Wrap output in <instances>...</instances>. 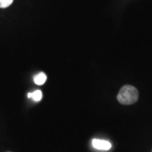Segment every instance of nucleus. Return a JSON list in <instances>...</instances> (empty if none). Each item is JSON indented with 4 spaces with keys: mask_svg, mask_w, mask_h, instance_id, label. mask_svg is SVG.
Returning a JSON list of instances; mask_svg holds the SVG:
<instances>
[{
    "mask_svg": "<svg viewBox=\"0 0 152 152\" xmlns=\"http://www.w3.org/2000/svg\"><path fill=\"white\" fill-rule=\"evenodd\" d=\"M139 98L137 89L132 85H125L119 91L117 99L121 104L130 105L135 103Z\"/></svg>",
    "mask_w": 152,
    "mask_h": 152,
    "instance_id": "1",
    "label": "nucleus"
},
{
    "mask_svg": "<svg viewBox=\"0 0 152 152\" xmlns=\"http://www.w3.org/2000/svg\"><path fill=\"white\" fill-rule=\"evenodd\" d=\"M92 145L95 149L99 150H109L111 148V144L106 140L94 139L92 140Z\"/></svg>",
    "mask_w": 152,
    "mask_h": 152,
    "instance_id": "2",
    "label": "nucleus"
},
{
    "mask_svg": "<svg viewBox=\"0 0 152 152\" xmlns=\"http://www.w3.org/2000/svg\"><path fill=\"white\" fill-rule=\"evenodd\" d=\"M47 80V76L45 73H39L35 76L34 78V81H35V84L38 85H42L45 84V83Z\"/></svg>",
    "mask_w": 152,
    "mask_h": 152,
    "instance_id": "3",
    "label": "nucleus"
},
{
    "mask_svg": "<svg viewBox=\"0 0 152 152\" xmlns=\"http://www.w3.org/2000/svg\"><path fill=\"white\" fill-rule=\"evenodd\" d=\"M28 98H33V99L35 102H39L42 97V94L40 90H36L33 92L28 93Z\"/></svg>",
    "mask_w": 152,
    "mask_h": 152,
    "instance_id": "4",
    "label": "nucleus"
},
{
    "mask_svg": "<svg viewBox=\"0 0 152 152\" xmlns=\"http://www.w3.org/2000/svg\"><path fill=\"white\" fill-rule=\"evenodd\" d=\"M14 0H0V8H7L13 3Z\"/></svg>",
    "mask_w": 152,
    "mask_h": 152,
    "instance_id": "5",
    "label": "nucleus"
}]
</instances>
